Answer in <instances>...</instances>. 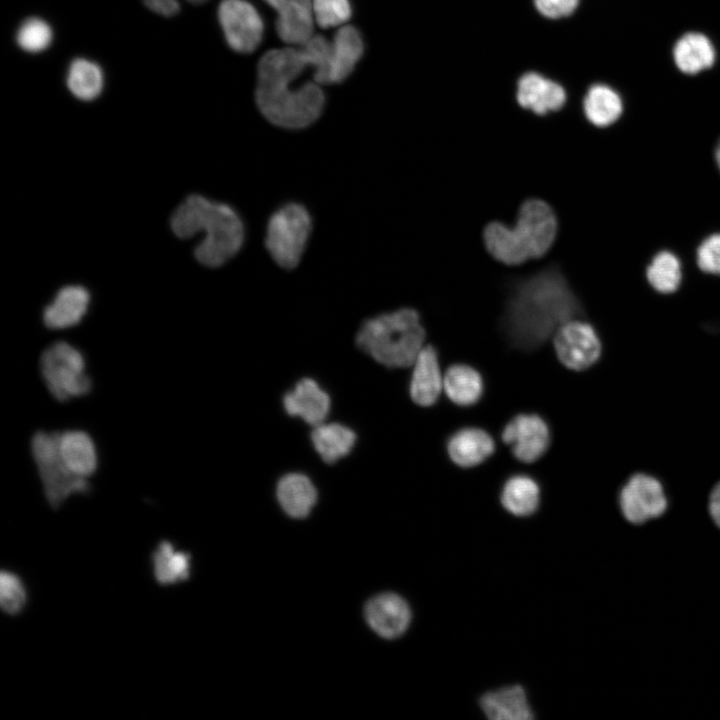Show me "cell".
<instances>
[{
	"label": "cell",
	"instance_id": "cell-1",
	"mask_svg": "<svg viewBox=\"0 0 720 720\" xmlns=\"http://www.w3.org/2000/svg\"><path fill=\"white\" fill-rule=\"evenodd\" d=\"M580 315L581 305L567 279L558 266L550 265L513 282L501 328L514 348L533 351Z\"/></svg>",
	"mask_w": 720,
	"mask_h": 720
},
{
	"label": "cell",
	"instance_id": "cell-2",
	"mask_svg": "<svg viewBox=\"0 0 720 720\" xmlns=\"http://www.w3.org/2000/svg\"><path fill=\"white\" fill-rule=\"evenodd\" d=\"M310 67L300 48L286 47L265 53L257 67L256 103L271 124L290 130L312 125L322 114L325 96L320 85L292 83Z\"/></svg>",
	"mask_w": 720,
	"mask_h": 720
},
{
	"label": "cell",
	"instance_id": "cell-3",
	"mask_svg": "<svg viewBox=\"0 0 720 720\" xmlns=\"http://www.w3.org/2000/svg\"><path fill=\"white\" fill-rule=\"evenodd\" d=\"M171 228L180 238L202 233L194 249L196 260L210 268L223 266L243 248L246 229L232 206L199 194L188 196L171 216Z\"/></svg>",
	"mask_w": 720,
	"mask_h": 720
},
{
	"label": "cell",
	"instance_id": "cell-4",
	"mask_svg": "<svg viewBox=\"0 0 720 720\" xmlns=\"http://www.w3.org/2000/svg\"><path fill=\"white\" fill-rule=\"evenodd\" d=\"M424 340L419 313L412 308L368 318L356 334L360 350L389 368L412 366L424 347Z\"/></svg>",
	"mask_w": 720,
	"mask_h": 720
},
{
	"label": "cell",
	"instance_id": "cell-5",
	"mask_svg": "<svg viewBox=\"0 0 720 720\" xmlns=\"http://www.w3.org/2000/svg\"><path fill=\"white\" fill-rule=\"evenodd\" d=\"M313 222L304 204L290 201L269 216L264 246L272 261L284 270H293L301 263L312 234Z\"/></svg>",
	"mask_w": 720,
	"mask_h": 720
},
{
	"label": "cell",
	"instance_id": "cell-6",
	"mask_svg": "<svg viewBox=\"0 0 720 720\" xmlns=\"http://www.w3.org/2000/svg\"><path fill=\"white\" fill-rule=\"evenodd\" d=\"M39 368L45 386L57 401L85 396L92 389L83 353L66 341L49 344L40 355Z\"/></svg>",
	"mask_w": 720,
	"mask_h": 720
},
{
	"label": "cell",
	"instance_id": "cell-7",
	"mask_svg": "<svg viewBox=\"0 0 720 720\" xmlns=\"http://www.w3.org/2000/svg\"><path fill=\"white\" fill-rule=\"evenodd\" d=\"M31 453L48 504L59 508L70 496L87 494L88 479L75 476L64 464L58 447V432L39 430L31 438Z\"/></svg>",
	"mask_w": 720,
	"mask_h": 720
},
{
	"label": "cell",
	"instance_id": "cell-8",
	"mask_svg": "<svg viewBox=\"0 0 720 720\" xmlns=\"http://www.w3.org/2000/svg\"><path fill=\"white\" fill-rule=\"evenodd\" d=\"M507 228L512 249L522 264L547 253L555 241L558 221L548 203L533 198L521 205L515 225Z\"/></svg>",
	"mask_w": 720,
	"mask_h": 720
},
{
	"label": "cell",
	"instance_id": "cell-9",
	"mask_svg": "<svg viewBox=\"0 0 720 720\" xmlns=\"http://www.w3.org/2000/svg\"><path fill=\"white\" fill-rule=\"evenodd\" d=\"M618 503L624 519L632 525H643L661 517L668 508L663 484L647 473L633 474L622 486Z\"/></svg>",
	"mask_w": 720,
	"mask_h": 720
},
{
	"label": "cell",
	"instance_id": "cell-10",
	"mask_svg": "<svg viewBox=\"0 0 720 720\" xmlns=\"http://www.w3.org/2000/svg\"><path fill=\"white\" fill-rule=\"evenodd\" d=\"M554 348L559 361L568 369L582 371L594 365L601 355V341L594 327L572 319L554 333Z\"/></svg>",
	"mask_w": 720,
	"mask_h": 720
},
{
	"label": "cell",
	"instance_id": "cell-11",
	"mask_svg": "<svg viewBox=\"0 0 720 720\" xmlns=\"http://www.w3.org/2000/svg\"><path fill=\"white\" fill-rule=\"evenodd\" d=\"M218 20L231 49L251 53L260 44L264 24L256 8L246 0H222Z\"/></svg>",
	"mask_w": 720,
	"mask_h": 720
},
{
	"label": "cell",
	"instance_id": "cell-12",
	"mask_svg": "<svg viewBox=\"0 0 720 720\" xmlns=\"http://www.w3.org/2000/svg\"><path fill=\"white\" fill-rule=\"evenodd\" d=\"M502 440L511 447L514 457L524 463L541 458L550 445V430L536 414H519L504 427Z\"/></svg>",
	"mask_w": 720,
	"mask_h": 720
},
{
	"label": "cell",
	"instance_id": "cell-13",
	"mask_svg": "<svg viewBox=\"0 0 720 720\" xmlns=\"http://www.w3.org/2000/svg\"><path fill=\"white\" fill-rule=\"evenodd\" d=\"M359 31L351 25L341 26L330 41L322 85L346 79L363 53Z\"/></svg>",
	"mask_w": 720,
	"mask_h": 720
},
{
	"label": "cell",
	"instance_id": "cell-14",
	"mask_svg": "<svg viewBox=\"0 0 720 720\" xmlns=\"http://www.w3.org/2000/svg\"><path fill=\"white\" fill-rule=\"evenodd\" d=\"M365 617L377 634L386 639H394L407 630L411 621V610L399 595L383 593L367 603Z\"/></svg>",
	"mask_w": 720,
	"mask_h": 720
},
{
	"label": "cell",
	"instance_id": "cell-15",
	"mask_svg": "<svg viewBox=\"0 0 720 720\" xmlns=\"http://www.w3.org/2000/svg\"><path fill=\"white\" fill-rule=\"evenodd\" d=\"M277 12L276 30L281 40L300 46L313 35L312 0H264Z\"/></svg>",
	"mask_w": 720,
	"mask_h": 720
},
{
	"label": "cell",
	"instance_id": "cell-16",
	"mask_svg": "<svg viewBox=\"0 0 720 720\" xmlns=\"http://www.w3.org/2000/svg\"><path fill=\"white\" fill-rule=\"evenodd\" d=\"M283 405L290 416L301 417L315 427L326 419L330 398L313 379L303 378L284 395Z\"/></svg>",
	"mask_w": 720,
	"mask_h": 720
},
{
	"label": "cell",
	"instance_id": "cell-17",
	"mask_svg": "<svg viewBox=\"0 0 720 720\" xmlns=\"http://www.w3.org/2000/svg\"><path fill=\"white\" fill-rule=\"evenodd\" d=\"M89 303L90 294L84 287H63L43 310V323L54 330L73 327L85 316Z\"/></svg>",
	"mask_w": 720,
	"mask_h": 720
},
{
	"label": "cell",
	"instance_id": "cell-18",
	"mask_svg": "<svg viewBox=\"0 0 720 720\" xmlns=\"http://www.w3.org/2000/svg\"><path fill=\"white\" fill-rule=\"evenodd\" d=\"M516 97L523 108L539 115L559 110L566 101V93L559 84L534 72L520 78Z\"/></svg>",
	"mask_w": 720,
	"mask_h": 720
},
{
	"label": "cell",
	"instance_id": "cell-19",
	"mask_svg": "<svg viewBox=\"0 0 720 720\" xmlns=\"http://www.w3.org/2000/svg\"><path fill=\"white\" fill-rule=\"evenodd\" d=\"M443 389L438 356L431 345L423 347L414 364L410 381L411 399L419 406L429 407L439 398Z\"/></svg>",
	"mask_w": 720,
	"mask_h": 720
},
{
	"label": "cell",
	"instance_id": "cell-20",
	"mask_svg": "<svg viewBox=\"0 0 720 720\" xmlns=\"http://www.w3.org/2000/svg\"><path fill=\"white\" fill-rule=\"evenodd\" d=\"M60 456L66 467L77 477L89 479L97 470L98 454L94 440L85 431L58 432Z\"/></svg>",
	"mask_w": 720,
	"mask_h": 720
},
{
	"label": "cell",
	"instance_id": "cell-21",
	"mask_svg": "<svg viewBox=\"0 0 720 720\" xmlns=\"http://www.w3.org/2000/svg\"><path fill=\"white\" fill-rule=\"evenodd\" d=\"M494 450L493 438L486 431L474 427L456 431L447 443L450 459L463 468L479 465L491 456Z\"/></svg>",
	"mask_w": 720,
	"mask_h": 720
},
{
	"label": "cell",
	"instance_id": "cell-22",
	"mask_svg": "<svg viewBox=\"0 0 720 720\" xmlns=\"http://www.w3.org/2000/svg\"><path fill=\"white\" fill-rule=\"evenodd\" d=\"M480 707L493 720H531L533 711L520 685L490 691L480 698Z\"/></svg>",
	"mask_w": 720,
	"mask_h": 720
},
{
	"label": "cell",
	"instance_id": "cell-23",
	"mask_svg": "<svg viewBox=\"0 0 720 720\" xmlns=\"http://www.w3.org/2000/svg\"><path fill=\"white\" fill-rule=\"evenodd\" d=\"M276 495L282 509L293 518H305L317 500L314 485L301 473L283 476L278 481Z\"/></svg>",
	"mask_w": 720,
	"mask_h": 720
},
{
	"label": "cell",
	"instance_id": "cell-24",
	"mask_svg": "<svg viewBox=\"0 0 720 720\" xmlns=\"http://www.w3.org/2000/svg\"><path fill=\"white\" fill-rule=\"evenodd\" d=\"M152 572L161 585H173L191 576L192 561L188 552L179 550L170 541H162L152 552Z\"/></svg>",
	"mask_w": 720,
	"mask_h": 720
},
{
	"label": "cell",
	"instance_id": "cell-25",
	"mask_svg": "<svg viewBox=\"0 0 720 720\" xmlns=\"http://www.w3.org/2000/svg\"><path fill=\"white\" fill-rule=\"evenodd\" d=\"M443 389L456 405L471 406L482 396L483 380L473 367L455 364L450 366L443 376Z\"/></svg>",
	"mask_w": 720,
	"mask_h": 720
},
{
	"label": "cell",
	"instance_id": "cell-26",
	"mask_svg": "<svg viewBox=\"0 0 720 720\" xmlns=\"http://www.w3.org/2000/svg\"><path fill=\"white\" fill-rule=\"evenodd\" d=\"M674 61L684 73L695 74L712 66L715 52L710 40L701 33H687L674 46Z\"/></svg>",
	"mask_w": 720,
	"mask_h": 720
},
{
	"label": "cell",
	"instance_id": "cell-27",
	"mask_svg": "<svg viewBox=\"0 0 720 720\" xmlns=\"http://www.w3.org/2000/svg\"><path fill=\"white\" fill-rule=\"evenodd\" d=\"M312 443L322 460L333 464L352 450L356 434L350 428L338 424H320L311 433Z\"/></svg>",
	"mask_w": 720,
	"mask_h": 720
},
{
	"label": "cell",
	"instance_id": "cell-28",
	"mask_svg": "<svg viewBox=\"0 0 720 720\" xmlns=\"http://www.w3.org/2000/svg\"><path fill=\"white\" fill-rule=\"evenodd\" d=\"M66 86L78 100H95L103 91L104 74L94 61L78 57L69 64L66 74Z\"/></svg>",
	"mask_w": 720,
	"mask_h": 720
},
{
	"label": "cell",
	"instance_id": "cell-29",
	"mask_svg": "<svg viewBox=\"0 0 720 720\" xmlns=\"http://www.w3.org/2000/svg\"><path fill=\"white\" fill-rule=\"evenodd\" d=\"M500 500L502 506L515 516H529L539 505L540 489L537 482L527 475H514L504 484Z\"/></svg>",
	"mask_w": 720,
	"mask_h": 720
},
{
	"label": "cell",
	"instance_id": "cell-30",
	"mask_svg": "<svg viewBox=\"0 0 720 720\" xmlns=\"http://www.w3.org/2000/svg\"><path fill=\"white\" fill-rule=\"evenodd\" d=\"M587 120L597 127H607L618 120L623 111L622 100L606 85L592 86L584 99Z\"/></svg>",
	"mask_w": 720,
	"mask_h": 720
},
{
	"label": "cell",
	"instance_id": "cell-31",
	"mask_svg": "<svg viewBox=\"0 0 720 720\" xmlns=\"http://www.w3.org/2000/svg\"><path fill=\"white\" fill-rule=\"evenodd\" d=\"M646 276L651 287L657 292L673 293L681 283V263L672 252L661 251L653 257L647 267Z\"/></svg>",
	"mask_w": 720,
	"mask_h": 720
},
{
	"label": "cell",
	"instance_id": "cell-32",
	"mask_svg": "<svg viewBox=\"0 0 720 720\" xmlns=\"http://www.w3.org/2000/svg\"><path fill=\"white\" fill-rule=\"evenodd\" d=\"M15 40L24 52L37 54L49 48L53 41L50 24L40 17H29L17 28Z\"/></svg>",
	"mask_w": 720,
	"mask_h": 720
},
{
	"label": "cell",
	"instance_id": "cell-33",
	"mask_svg": "<svg viewBox=\"0 0 720 720\" xmlns=\"http://www.w3.org/2000/svg\"><path fill=\"white\" fill-rule=\"evenodd\" d=\"M27 590L21 577L10 570L0 575V604L8 615L19 614L26 606Z\"/></svg>",
	"mask_w": 720,
	"mask_h": 720
},
{
	"label": "cell",
	"instance_id": "cell-34",
	"mask_svg": "<svg viewBox=\"0 0 720 720\" xmlns=\"http://www.w3.org/2000/svg\"><path fill=\"white\" fill-rule=\"evenodd\" d=\"M315 22L322 28L343 26L351 17L349 0H312Z\"/></svg>",
	"mask_w": 720,
	"mask_h": 720
},
{
	"label": "cell",
	"instance_id": "cell-35",
	"mask_svg": "<svg viewBox=\"0 0 720 720\" xmlns=\"http://www.w3.org/2000/svg\"><path fill=\"white\" fill-rule=\"evenodd\" d=\"M698 267L705 273L720 275V233L712 234L697 249Z\"/></svg>",
	"mask_w": 720,
	"mask_h": 720
},
{
	"label": "cell",
	"instance_id": "cell-36",
	"mask_svg": "<svg viewBox=\"0 0 720 720\" xmlns=\"http://www.w3.org/2000/svg\"><path fill=\"white\" fill-rule=\"evenodd\" d=\"M579 0H534L537 10L545 17L557 19L574 12Z\"/></svg>",
	"mask_w": 720,
	"mask_h": 720
},
{
	"label": "cell",
	"instance_id": "cell-37",
	"mask_svg": "<svg viewBox=\"0 0 720 720\" xmlns=\"http://www.w3.org/2000/svg\"><path fill=\"white\" fill-rule=\"evenodd\" d=\"M191 4H202L207 0H186ZM144 5L157 15L170 17L176 15L181 6L179 0H142Z\"/></svg>",
	"mask_w": 720,
	"mask_h": 720
},
{
	"label": "cell",
	"instance_id": "cell-38",
	"mask_svg": "<svg viewBox=\"0 0 720 720\" xmlns=\"http://www.w3.org/2000/svg\"><path fill=\"white\" fill-rule=\"evenodd\" d=\"M708 512L715 526L720 529V481L712 488L709 495Z\"/></svg>",
	"mask_w": 720,
	"mask_h": 720
},
{
	"label": "cell",
	"instance_id": "cell-39",
	"mask_svg": "<svg viewBox=\"0 0 720 720\" xmlns=\"http://www.w3.org/2000/svg\"><path fill=\"white\" fill-rule=\"evenodd\" d=\"M715 161H716L717 166H718V168H719V170H720V140H719V142H718V144H717V146H716V149H715Z\"/></svg>",
	"mask_w": 720,
	"mask_h": 720
}]
</instances>
